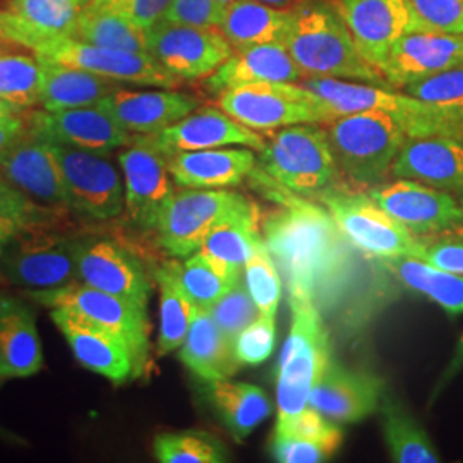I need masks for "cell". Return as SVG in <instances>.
<instances>
[{
    "label": "cell",
    "instance_id": "12",
    "mask_svg": "<svg viewBox=\"0 0 463 463\" xmlns=\"http://www.w3.org/2000/svg\"><path fill=\"white\" fill-rule=\"evenodd\" d=\"M52 143V141H50ZM59 158L72 213L109 222L126 212V189L112 153H99L52 143Z\"/></svg>",
    "mask_w": 463,
    "mask_h": 463
},
{
    "label": "cell",
    "instance_id": "34",
    "mask_svg": "<svg viewBox=\"0 0 463 463\" xmlns=\"http://www.w3.org/2000/svg\"><path fill=\"white\" fill-rule=\"evenodd\" d=\"M208 397L235 441H244L271 414L265 392L244 381L208 383Z\"/></svg>",
    "mask_w": 463,
    "mask_h": 463
},
{
    "label": "cell",
    "instance_id": "40",
    "mask_svg": "<svg viewBox=\"0 0 463 463\" xmlns=\"http://www.w3.org/2000/svg\"><path fill=\"white\" fill-rule=\"evenodd\" d=\"M402 91L426 103L448 137L463 139V62L409 84Z\"/></svg>",
    "mask_w": 463,
    "mask_h": 463
},
{
    "label": "cell",
    "instance_id": "15",
    "mask_svg": "<svg viewBox=\"0 0 463 463\" xmlns=\"http://www.w3.org/2000/svg\"><path fill=\"white\" fill-rule=\"evenodd\" d=\"M38 57L62 66L83 69L120 84L177 88L181 81L155 62L149 53L91 45L72 36H64L33 50Z\"/></svg>",
    "mask_w": 463,
    "mask_h": 463
},
{
    "label": "cell",
    "instance_id": "21",
    "mask_svg": "<svg viewBox=\"0 0 463 463\" xmlns=\"http://www.w3.org/2000/svg\"><path fill=\"white\" fill-rule=\"evenodd\" d=\"M333 4L363 57L380 71L398 40L415 32L407 0H335Z\"/></svg>",
    "mask_w": 463,
    "mask_h": 463
},
{
    "label": "cell",
    "instance_id": "38",
    "mask_svg": "<svg viewBox=\"0 0 463 463\" xmlns=\"http://www.w3.org/2000/svg\"><path fill=\"white\" fill-rule=\"evenodd\" d=\"M0 42V99L19 110L40 107L43 66L32 50Z\"/></svg>",
    "mask_w": 463,
    "mask_h": 463
},
{
    "label": "cell",
    "instance_id": "8",
    "mask_svg": "<svg viewBox=\"0 0 463 463\" xmlns=\"http://www.w3.org/2000/svg\"><path fill=\"white\" fill-rule=\"evenodd\" d=\"M216 105L256 133H271L298 124L326 126L338 118L304 84H248L218 95Z\"/></svg>",
    "mask_w": 463,
    "mask_h": 463
},
{
    "label": "cell",
    "instance_id": "10",
    "mask_svg": "<svg viewBox=\"0 0 463 463\" xmlns=\"http://www.w3.org/2000/svg\"><path fill=\"white\" fill-rule=\"evenodd\" d=\"M252 204L250 199L231 189L179 187L158 218L155 229L158 244L168 256L184 260L198 252L220 220Z\"/></svg>",
    "mask_w": 463,
    "mask_h": 463
},
{
    "label": "cell",
    "instance_id": "47",
    "mask_svg": "<svg viewBox=\"0 0 463 463\" xmlns=\"http://www.w3.org/2000/svg\"><path fill=\"white\" fill-rule=\"evenodd\" d=\"M38 220L49 218L42 215L30 199L23 196L11 184L0 177V252L7 248V244L19 232L24 231L30 223Z\"/></svg>",
    "mask_w": 463,
    "mask_h": 463
},
{
    "label": "cell",
    "instance_id": "24",
    "mask_svg": "<svg viewBox=\"0 0 463 463\" xmlns=\"http://www.w3.org/2000/svg\"><path fill=\"white\" fill-rule=\"evenodd\" d=\"M463 62V33L412 32L390 49L381 72L388 84L402 90Z\"/></svg>",
    "mask_w": 463,
    "mask_h": 463
},
{
    "label": "cell",
    "instance_id": "56",
    "mask_svg": "<svg viewBox=\"0 0 463 463\" xmlns=\"http://www.w3.org/2000/svg\"><path fill=\"white\" fill-rule=\"evenodd\" d=\"M256 2H261L277 9H294L300 0H256Z\"/></svg>",
    "mask_w": 463,
    "mask_h": 463
},
{
    "label": "cell",
    "instance_id": "27",
    "mask_svg": "<svg viewBox=\"0 0 463 463\" xmlns=\"http://www.w3.org/2000/svg\"><path fill=\"white\" fill-rule=\"evenodd\" d=\"M99 107L128 133L149 136L194 112L199 101L174 88L137 91L120 86L107 99H101Z\"/></svg>",
    "mask_w": 463,
    "mask_h": 463
},
{
    "label": "cell",
    "instance_id": "36",
    "mask_svg": "<svg viewBox=\"0 0 463 463\" xmlns=\"http://www.w3.org/2000/svg\"><path fill=\"white\" fill-rule=\"evenodd\" d=\"M260 220L256 204L225 216L206 235L199 250L225 265L244 269L252 252L265 242Z\"/></svg>",
    "mask_w": 463,
    "mask_h": 463
},
{
    "label": "cell",
    "instance_id": "1",
    "mask_svg": "<svg viewBox=\"0 0 463 463\" xmlns=\"http://www.w3.org/2000/svg\"><path fill=\"white\" fill-rule=\"evenodd\" d=\"M292 14L285 47L304 78H336L392 88L380 69L363 57L333 2L300 0Z\"/></svg>",
    "mask_w": 463,
    "mask_h": 463
},
{
    "label": "cell",
    "instance_id": "7",
    "mask_svg": "<svg viewBox=\"0 0 463 463\" xmlns=\"http://www.w3.org/2000/svg\"><path fill=\"white\" fill-rule=\"evenodd\" d=\"M317 198L330 213L338 232L354 248L378 260L419 258L422 239L388 215L367 191H357L338 183Z\"/></svg>",
    "mask_w": 463,
    "mask_h": 463
},
{
    "label": "cell",
    "instance_id": "19",
    "mask_svg": "<svg viewBox=\"0 0 463 463\" xmlns=\"http://www.w3.org/2000/svg\"><path fill=\"white\" fill-rule=\"evenodd\" d=\"M143 137L165 156L223 146H246L260 153L266 146V139L261 134L239 124L215 107L194 110L165 129Z\"/></svg>",
    "mask_w": 463,
    "mask_h": 463
},
{
    "label": "cell",
    "instance_id": "13",
    "mask_svg": "<svg viewBox=\"0 0 463 463\" xmlns=\"http://www.w3.org/2000/svg\"><path fill=\"white\" fill-rule=\"evenodd\" d=\"M0 177L30 199L34 208L52 222L61 223L72 213L55 149L49 139L32 131V128L0 160Z\"/></svg>",
    "mask_w": 463,
    "mask_h": 463
},
{
    "label": "cell",
    "instance_id": "3",
    "mask_svg": "<svg viewBox=\"0 0 463 463\" xmlns=\"http://www.w3.org/2000/svg\"><path fill=\"white\" fill-rule=\"evenodd\" d=\"M292 326L277 365V405L281 426L307 405L316 383L331 361L330 338L315 306V294L288 287Z\"/></svg>",
    "mask_w": 463,
    "mask_h": 463
},
{
    "label": "cell",
    "instance_id": "59",
    "mask_svg": "<svg viewBox=\"0 0 463 463\" xmlns=\"http://www.w3.org/2000/svg\"><path fill=\"white\" fill-rule=\"evenodd\" d=\"M453 232H458V233H463V225H460V227H458V229H457V231H453Z\"/></svg>",
    "mask_w": 463,
    "mask_h": 463
},
{
    "label": "cell",
    "instance_id": "52",
    "mask_svg": "<svg viewBox=\"0 0 463 463\" xmlns=\"http://www.w3.org/2000/svg\"><path fill=\"white\" fill-rule=\"evenodd\" d=\"M223 14L215 0H172L164 21L198 28H220Z\"/></svg>",
    "mask_w": 463,
    "mask_h": 463
},
{
    "label": "cell",
    "instance_id": "50",
    "mask_svg": "<svg viewBox=\"0 0 463 463\" xmlns=\"http://www.w3.org/2000/svg\"><path fill=\"white\" fill-rule=\"evenodd\" d=\"M86 5L114 11L148 32L149 28L164 21L172 0H91Z\"/></svg>",
    "mask_w": 463,
    "mask_h": 463
},
{
    "label": "cell",
    "instance_id": "5",
    "mask_svg": "<svg viewBox=\"0 0 463 463\" xmlns=\"http://www.w3.org/2000/svg\"><path fill=\"white\" fill-rule=\"evenodd\" d=\"M326 134L340 174L365 189L384 181L409 139L393 117L381 112L338 117L326 124Z\"/></svg>",
    "mask_w": 463,
    "mask_h": 463
},
{
    "label": "cell",
    "instance_id": "55",
    "mask_svg": "<svg viewBox=\"0 0 463 463\" xmlns=\"http://www.w3.org/2000/svg\"><path fill=\"white\" fill-rule=\"evenodd\" d=\"M463 369V335L462 338L458 340V344H457V347H455V354H453V357H451V361H449V364H448L447 369L443 371V374H441V378L438 381V384H436V390H434V395H438V393H441L443 392V388L447 386L449 381L453 380L460 371Z\"/></svg>",
    "mask_w": 463,
    "mask_h": 463
},
{
    "label": "cell",
    "instance_id": "51",
    "mask_svg": "<svg viewBox=\"0 0 463 463\" xmlns=\"http://www.w3.org/2000/svg\"><path fill=\"white\" fill-rule=\"evenodd\" d=\"M269 451L273 460L280 463H321L331 457L323 445L287 434H273Z\"/></svg>",
    "mask_w": 463,
    "mask_h": 463
},
{
    "label": "cell",
    "instance_id": "4",
    "mask_svg": "<svg viewBox=\"0 0 463 463\" xmlns=\"http://www.w3.org/2000/svg\"><path fill=\"white\" fill-rule=\"evenodd\" d=\"M78 239L62 223H30L0 252V280L24 294L52 292L78 281Z\"/></svg>",
    "mask_w": 463,
    "mask_h": 463
},
{
    "label": "cell",
    "instance_id": "39",
    "mask_svg": "<svg viewBox=\"0 0 463 463\" xmlns=\"http://www.w3.org/2000/svg\"><path fill=\"white\" fill-rule=\"evenodd\" d=\"M155 280L160 290V330L156 338V354L168 355L183 345L198 306L184 290L172 263L158 268L155 271Z\"/></svg>",
    "mask_w": 463,
    "mask_h": 463
},
{
    "label": "cell",
    "instance_id": "20",
    "mask_svg": "<svg viewBox=\"0 0 463 463\" xmlns=\"http://www.w3.org/2000/svg\"><path fill=\"white\" fill-rule=\"evenodd\" d=\"M386 383L369 371L350 369L331 359L316 383L309 405L336 424H354L380 411Z\"/></svg>",
    "mask_w": 463,
    "mask_h": 463
},
{
    "label": "cell",
    "instance_id": "25",
    "mask_svg": "<svg viewBox=\"0 0 463 463\" xmlns=\"http://www.w3.org/2000/svg\"><path fill=\"white\" fill-rule=\"evenodd\" d=\"M81 11L80 0H4L0 42L33 50L71 36Z\"/></svg>",
    "mask_w": 463,
    "mask_h": 463
},
{
    "label": "cell",
    "instance_id": "42",
    "mask_svg": "<svg viewBox=\"0 0 463 463\" xmlns=\"http://www.w3.org/2000/svg\"><path fill=\"white\" fill-rule=\"evenodd\" d=\"M71 36L99 47L148 53L146 30L114 11L93 5L81 7Z\"/></svg>",
    "mask_w": 463,
    "mask_h": 463
},
{
    "label": "cell",
    "instance_id": "48",
    "mask_svg": "<svg viewBox=\"0 0 463 463\" xmlns=\"http://www.w3.org/2000/svg\"><path fill=\"white\" fill-rule=\"evenodd\" d=\"M275 316L260 315L241 331L233 342V354L241 365H260L275 350Z\"/></svg>",
    "mask_w": 463,
    "mask_h": 463
},
{
    "label": "cell",
    "instance_id": "61",
    "mask_svg": "<svg viewBox=\"0 0 463 463\" xmlns=\"http://www.w3.org/2000/svg\"><path fill=\"white\" fill-rule=\"evenodd\" d=\"M330 2H335V0H330Z\"/></svg>",
    "mask_w": 463,
    "mask_h": 463
},
{
    "label": "cell",
    "instance_id": "22",
    "mask_svg": "<svg viewBox=\"0 0 463 463\" xmlns=\"http://www.w3.org/2000/svg\"><path fill=\"white\" fill-rule=\"evenodd\" d=\"M50 317L84 369L114 384L136 378L133 354L117 335L61 307H53Z\"/></svg>",
    "mask_w": 463,
    "mask_h": 463
},
{
    "label": "cell",
    "instance_id": "60",
    "mask_svg": "<svg viewBox=\"0 0 463 463\" xmlns=\"http://www.w3.org/2000/svg\"><path fill=\"white\" fill-rule=\"evenodd\" d=\"M2 383H4V380H0V384H2Z\"/></svg>",
    "mask_w": 463,
    "mask_h": 463
},
{
    "label": "cell",
    "instance_id": "26",
    "mask_svg": "<svg viewBox=\"0 0 463 463\" xmlns=\"http://www.w3.org/2000/svg\"><path fill=\"white\" fill-rule=\"evenodd\" d=\"M393 179L441 189L463 204V141L447 136L409 137L392 165Z\"/></svg>",
    "mask_w": 463,
    "mask_h": 463
},
{
    "label": "cell",
    "instance_id": "49",
    "mask_svg": "<svg viewBox=\"0 0 463 463\" xmlns=\"http://www.w3.org/2000/svg\"><path fill=\"white\" fill-rule=\"evenodd\" d=\"M275 434H287L315 441L326 448L331 455L344 441V432L340 430V424L331 422L330 419L319 414L311 405H307L300 414L290 419L288 422L277 426Z\"/></svg>",
    "mask_w": 463,
    "mask_h": 463
},
{
    "label": "cell",
    "instance_id": "14",
    "mask_svg": "<svg viewBox=\"0 0 463 463\" xmlns=\"http://www.w3.org/2000/svg\"><path fill=\"white\" fill-rule=\"evenodd\" d=\"M148 53L158 66L183 83L213 74L233 49L218 28L160 21L148 30Z\"/></svg>",
    "mask_w": 463,
    "mask_h": 463
},
{
    "label": "cell",
    "instance_id": "9",
    "mask_svg": "<svg viewBox=\"0 0 463 463\" xmlns=\"http://www.w3.org/2000/svg\"><path fill=\"white\" fill-rule=\"evenodd\" d=\"M28 298L45 307H61L117 335L131 350L136 378L149 361V321L146 309L131 300L107 294L81 281L52 292H34Z\"/></svg>",
    "mask_w": 463,
    "mask_h": 463
},
{
    "label": "cell",
    "instance_id": "37",
    "mask_svg": "<svg viewBox=\"0 0 463 463\" xmlns=\"http://www.w3.org/2000/svg\"><path fill=\"white\" fill-rule=\"evenodd\" d=\"M378 412L384 441L393 462L438 463L441 460L428 432L400 402L384 397Z\"/></svg>",
    "mask_w": 463,
    "mask_h": 463
},
{
    "label": "cell",
    "instance_id": "30",
    "mask_svg": "<svg viewBox=\"0 0 463 463\" xmlns=\"http://www.w3.org/2000/svg\"><path fill=\"white\" fill-rule=\"evenodd\" d=\"M174 184L189 189H229L249 177L258 158L250 148H212L166 156Z\"/></svg>",
    "mask_w": 463,
    "mask_h": 463
},
{
    "label": "cell",
    "instance_id": "35",
    "mask_svg": "<svg viewBox=\"0 0 463 463\" xmlns=\"http://www.w3.org/2000/svg\"><path fill=\"white\" fill-rule=\"evenodd\" d=\"M402 285L436 302L448 315L463 313V275L449 273L414 256L380 260Z\"/></svg>",
    "mask_w": 463,
    "mask_h": 463
},
{
    "label": "cell",
    "instance_id": "18",
    "mask_svg": "<svg viewBox=\"0 0 463 463\" xmlns=\"http://www.w3.org/2000/svg\"><path fill=\"white\" fill-rule=\"evenodd\" d=\"M78 281L146 309L153 283L139 258L116 239L80 235Z\"/></svg>",
    "mask_w": 463,
    "mask_h": 463
},
{
    "label": "cell",
    "instance_id": "31",
    "mask_svg": "<svg viewBox=\"0 0 463 463\" xmlns=\"http://www.w3.org/2000/svg\"><path fill=\"white\" fill-rule=\"evenodd\" d=\"M179 357L181 363L204 383L231 380L241 367L235 359L233 345L204 307H198L179 348Z\"/></svg>",
    "mask_w": 463,
    "mask_h": 463
},
{
    "label": "cell",
    "instance_id": "16",
    "mask_svg": "<svg viewBox=\"0 0 463 463\" xmlns=\"http://www.w3.org/2000/svg\"><path fill=\"white\" fill-rule=\"evenodd\" d=\"M117 162L124 177L126 213L131 223L139 231H155L175 191L165 155L143 136H134L133 143L118 151Z\"/></svg>",
    "mask_w": 463,
    "mask_h": 463
},
{
    "label": "cell",
    "instance_id": "33",
    "mask_svg": "<svg viewBox=\"0 0 463 463\" xmlns=\"http://www.w3.org/2000/svg\"><path fill=\"white\" fill-rule=\"evenodd\" d=\"M43 88L40 105L47 112L95 107L124 84L101 78L76 67L62 66L42 59Z\"/></svg>",
    "mask_w": 463,
    "mask_h": 463
},
{
    "label": "cell",
    "instance_id": "44",
    "mask_svg": "<svg viewBox=\"0 0 463 463\" xmlns=\"http://www.w3.org/2000/svg\"><path fill=\"white\" fill-rule=\"evenodd\" d=\"M244 283L261 315H277L281 298V279L265 242L244 265Z\"/></svg>",
    "mask_w": 463,
    "mask_h": 463
},
{
    "label": "cell",
    "instance_id": "46",
    "mask_svg": "<svg viewBox=\"0 0 463 463\" xmlns=\"http://www.w3.org/2000/svg\"><path fill=\"white\" fill-rule=\"evenodd\" d=\"M415 32L463 33V0H407Z\"/></svg>",
    "mask_w": 463,
    "mask_h": 463
},
{
    "label": "cell",
    "instance_id": "57",
    "mask_svg": "<svg viewBox=\"0 0 463 463\" xmlns=\"http://www.w3.org/2000/svg\"><path fill=\"white\" fill-rule=\"evenodd\" d=\"M215 2L216 5H218V9H220V13L223 14V13L227 11V7H229V5H232V4L235 2V0H215Z\"/></svg>",
    "mask_w": 463,
    "mask_h": 463
},
{
    "label": "cell",
    "instance_id": "43",
    "mask_svg": "<svg viewBox=\"0 0 463 463\" xmlns=\"http://www.w3.org/2000/svg\"><path fill=\"white\" fill-rule=\"evenodd\" d=\"M153 453L162 463L227 462V449L215 436L203 430L160 432L155 436Z\"/></svg>",
    "mask_w": 463,
    "mask_h": 463
},
{
    "label": "cell",
    "instance_id": "58",
    "mask_svg": "<svg viewBox=\"0 0 463 463\" xmlns=\"http://www.w3.org/2000/svg\"><path fill=\"white\" fill-rule=\"evenodd\" d=\"M80 2H81V7H83V5H86V4H88V2H91V0H80Z\"/></svg>",
    "mask_w": 463,
    "mask_h": 463
},
{
    "label": "cell",
    "instance_id": "45",
    "mask_svg": "<svg viewBox=\"0 0 463 463\" xmlns=\"http://www.w3.org/2000/svg\"><path fill=\"white\" fill-rule=\"evenodd\" d=\"M208 311L213 316L216 325L229 338L232 345L237 335L261 315L258 306L250 298L244 280L235 283L231 290L215 302Z\"/></svg>",
    "mask_w": 463,
    "mask_h": 463
},
{
    "label": "cell",
    "instance_id": "32",
    "mask_svg": "<svg viewBox=\"0 0 463 463\" xmlns=\"http://www.w3.org/2000/svg\"><path fill=\"white\" fill-rule=\"evenodd\" d=\"M292 9H277L256 0H235L223 13L220 32L233 50L283 43L292 28Z\"/></svg>",
    "mask_w": 463,
    "mask_h": 463
},
{
    "label": "cell",
    "instance_id": "54",
    "mask_svg": "<svg viewBox=\"0 0 463 463\" xmlns=\"http://www.w3.org/2000/svg\"><path fill=\"white\" fill-rule=\"evenodd\" d=\"M30 112L0 99V160L16 143L17 139L30 129Z\"/></svg>",
    "mask_w": 463,
    "mask_h": 463
},
{
    "label": "cell",
    "instance_id": "6",
    "mask_svg": "<svg viewBox=\"0 0 463 463\" xmlns=\"http://www.w3.org/2000/svg\"><path fill=\"white\" fill-rule=\"evenodd\" d=\"M260 164L269 179L300 196H319L342 175L326 129L319 124L279 129L260 151Z\"/></svg>",
    "mask_w": 463,
    "mask_h": 463
},
{
    "label": "cell",
    "instance_id": "53",
    "mask_svg": "<svg viewBox=\"0 0 463 463\" xmlns=\"http://www.w3.org/2000/svg\"><path fill=\"white\" fill-rule=\"evenodd\" d=\"M419 260L447 269L449 273L463 275V233L448 232L445 237L432 239L430 242L422 241Z\"/></svg>",
    "mask_w": 463,
    "mask_h": 463
},
{
    "label": "cell",
    "instance_id": "23",
    "mask_svg": "<svg viewBox=\"0 0 463 463\" xmlns=\"http://www.w3.org/2000/svg\"><path fill=\"white\" fill-rule=\"evenodd\" d=\"M30 128L52 143L99 153H114L134 141V134L122 129L99 105L61 112L32 110Z\"/></svg>",
    "mask_w": 463,
    "mask_h": 463
},
{
    "label": "cell",
    "instance_id": "28",
    "mask_svg": "<svg viewBox=\"0 0 463 463\" xmlns=\"http://www.w3.org/2000/svg\"><path fill=\"white\" fill-rule=\"evenodd\" d=\"M304 80L298 64L283 43L254 45L233 50L231 57L203 80L212 95H222L233 88L258 83H298Z\"/></svg>",
    "mask_w": 463,
    "mask_h": 463
},
{
    "label": "cell",
    "instance_id": "11",
    "mask_svg": "<svg viewBox=\"0 0 463 463\" xmlns=\"http://www.w3.org/2000/svg\"><path fill=\"white\" fill-rule=\"evenodd\" d=\"M302 84L323 99L336 117L381 112L393 117L409 137L447 136L426 103L393 88L336 78H304Z\"/></svg>",
    "mask_w": 463,
    "mask_h": 463
},
{
    "label": "cell",
    "instance_id": "29",
    "mask_svg": "<svg viewBox=\"0 0 463 463\" xmlns=\"http://www.w3.org/2000/svg\"><path fill=\"white\" fill-rule=\"evenodd\" d=\"M43 369V348L33 307L0 294V380H24Z\"/></svg>",
    "mask_w": 463,
    "mask_h": 463
},
{
    "label": "cell",
    "instance_id": "41",
    "mask_svg": "<svg viewBox=\"0 0 463 463\" xmlns=\"http://www.w3.org/2000/svg\"><path fill=\"white\" fill-rule=\"evenodd\" d=\"M172 268L187 296L204 309H210L244 277V269L225 265L201 250L184 258L183 265L172 263Z\"/></svg>",
    "mask_w": 463,
    "mask_h": 463
},
{
    "label": "cell",
    "instance_id": "17",
    "mask_svg": "<svg viewBox=\"0 0 463 463\" xmlns=\"http://www.w3.org/2000/svg\"><path fill=\"white\" fill-rule=\"evenodd\" d=\"M381 208L417 237L457 231L463 225V204L441 189L411 179H395L365 189Z\"/></svg>",
    "mask_w": 463,
    "mask_h": 463
},
{
    "label": "cell",
    "instance_id": "2",
    "mask_svg": "<svg viewBox=\"0 0 463 463\" xmlns=\"http://www.w3.org/2000/svg\"><path fill=\"white\" fill-rule=\"evenodd\" d=\"M280 212L268 216L263 225L268 250L280 261L288 287H302L315 294L319 277L338 256V229L326 210L298 198L288 189L279 191Z\"/></svg>",
    "mask_w": 463,
    "mask_h": 463
}]
</instances>
